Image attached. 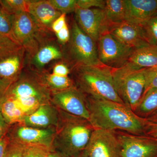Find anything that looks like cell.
Masks as SVG:
<instances>
[{
    "label": "cell",
    "instance_id": "11",
    "mask_svg": "<svg viewBox=\"0 0 157 157\" xmlns=\"http://www.w3.org/2000/svg\"><path fill=\"white\" fill-rule=\"evenodd\" d=\"M121 146L120 157H157V138L116 131Z\"/></svg>",
    "mask_w": 157,
    "mask_h": 157
},
{
    "label": "cell",
    "instance_id": "18",
    "mask_svg": "<svg viewBox=\"0 0 157 157\" xmlns=\"http://www.w3.org/2000/svg\"><path fill=\"white\" fill-rule=\"evenodd\" d=\"M28 12L40 26L51 31L52 23L62 14L49 0H31Z\"/></svg>",
    "mask_w": 157,
    "mask_h": 157
},
{
    "label": "cell",
    "instance_id": "33",
    "mask_svg": "<svg viewBox=\"0 0 157 157\" xmlns=\"http://www.w3.org/2000/svg\"><path fill=\"white\" fill-rule=\"evenodd\" d=\"M7 134L0 138V157H4L6 148L10 141Z\"/></svg>",
    "mask_w": 157,
    "mask_h": 157
},
{
    "label": "cell",
    "instance_id": "13",
    "mask_svg": "<svg viewBox=\"0 0 157 157\" xmlns=\"http://www.w3.org/2000/svg\"><path fill=\"white\" fill-rule=\"evenodd\" d=\"M85 150L88 157H120V144L113 131L95 129Z\"/></svg>",
    "mask_w": 157,
    "mask_h": 157
},
{
    "label": "cell",
    "instance_id": "21",
    "mask_svg": "<svg viewBox=\"0 0 157 157\" xmlns=\"http://www.w3.org/2000/svg\"><path fill=\"white\" fill-rule=\"evenodd\" d=\"M104 10L109 28L110 26L125 21V6L124 0H106Z\"/></svg>",
    "mask_w": 157,
    "mask_h": 157
},
{
    "label": "cell",
    "instance_id": "27",
    "mask_svg": "<svg viewBox=\"0 0 157 157\" xmlns=\"http://www.w3.org/2000/svg\"><path fill=\"white\" fill-rule=\"evenodd\" d=\"M156 89L157 67L146 68L145 70V88L142 97L147 93Z\"/></svg>",
    "mask_w": 157,
    "mask_h": 157
},
{
    "label": "cell",
    "instance_id": "19",
    "mask_svg": "<svg viewBox=\"0 0 157 157\" xmlns=\"http://www.w3.org/2000/svg\"><path fill=\"white\" fill-rule=\"evenodd\" d=\"M127 63L138 69L157 67V44L133 50Z\"/></svg>",
    "mask_w": 157,
    "mask_h": 157
},
{
    "label": "cell",
    "instance_id": "25",
    "mask_svg": "<svg viewBox=\"0 0 157 157\" xmlns=\"http://www.w3.org/2000/svg\"><path fill=\"white\" fill-rule=\"evenodd\" d=\"M52 149L43 144L25 145L24 157H48Z\"/></svg>",
    "mask_w": 157,
    "mask_h": 157
},
{
    "label": "cell",
    "instance_id": "37",
    "mask_svg": "<svg viewBox=\"0 0 157 157\" xmlns=\"http://www.w3.org/2000/svg\"><path fill=\"white\" fill-rule=\"evenodd\" d=\"M146 120L149 123L157 124V111L146 118Z\"/></svg>",
    "mask_w": 157,
    "mask_h": 157
},
{
    "label": "cell",
    "instance_id": "14",
    "mask_svg": "<svg viewBox=\"0 0 157 157\" xmlns=\"http://www.w3.org/2000/svg\"><path fill=\"white\" fill-rule=\"evenodd\" d=\"M56 128H38L22 123L10 125L7 135L11 141L24 144H43L52 148Z\"/></svg>",
    "mask_w": 157,
    "mask_h": 157
},
{
    "label": "cell",
    "instance_id": "2",
    "mask_svg": "<svg viewBox=\"0 0 157 157\" xmlns=\"http://www.w3.org/2000/svg\"><path fill=\"white\" fill-rule=\"evenodd\" d=\"M58 110L52 151L66 157H77L86 148L94 128L88 120Z\"/></svg>",
    "mask_w": 157,
    "mask_h": 157
},
{
    "label": "cell",
    "instance_id": "4",
    "mask_svg": "<svg viewBox=\"0 0 157 157\" xmlns=\"http://www.w3.org/2000/svg\"><path fill=\"white\" fill-rule=\"evenodd\" d=\"M146 69H136L127 63L118 69H112L118 96L124 104L134 112L144 92Z\"/></svg>",
    "mask_w": 157,
    "mask_h": 157
},
{
    "label": "cell",
    "instance_id": "29",
    "mask_svg": "<svg viewBox=\"0 0 157 157\" xmlns=\"http://www.w3.org/2000/svg\"><path fill=\"white\" fill-rule=\"evenodd\" d=\"M106 0H77V6L82 9H104Z\"/></svg>",
    "mask_w": 157,
    "mask_h": 157
},
{
    "label": "cell",
    "instance_id": "28",
    "mask_svg": "<svg viewBox=\"0 0 157 157\" xmlns=\"http://www.w3.org/2000/svg\"><path fill=\"white\" fill-rule=\"evenodd\" d=\"M25 145L10 140L4 157H24Z\"/></svg>",
    "mask_w": 157,
    "mask_h": 157
},
{
    "label": "cell",
    "instance_id": "38",
    "mask_svg": "<svg viewBox=\"0 0 157 157\" xmlns=\"http://www.w3.org/2000/svg\"><path fill=\"white\" fill-rule=\"evenodd\" d=\"M48 157H66L62 155L59 154L56 152L52 151L51 152L50 155H49Z\"/></svg>",
    "mask_w": 157,
    "mask_h": 157
},
{
    "label": "cell",
    "instance_id": "9",
    "mask_svg": "<svg viewBox=\"0 0 157 157\" xmlns=\"http://www.w3.org/2000/svg\"><path fill=\"white\" fill-rule=\"evenodd\" d=\"M46 29L40 26L29 12L12 15V36L24 48L26 53L35 48Z\"/></svg>",
    "mask_w": 157,
    "mask_h": 157
},
{
    "label": "cell",
    "instance_id": "5",
    "mask_svg": "<svg viewBox=\"0 0 157 157\" xmlns=\"http://www.w3.org/2000/svg\"><path fill=\"white\" fill-rule=\"evenodd\" d=\"M69 42L63 46L64 59L71 69L79 66L102 64L98 57L97 42L72 20Z\"/></svg>",
    "mask_w": 157,
    "mask_h": 157
},
{
    "label": "cell",
    "instance_id": "34",
    "mask_svg": "<svg viewBox=\"0 0 157 157\" xmlns=\"http://www.w3.org/2000/svg\"><path fill=\"white\" fill-rule=\"evenodd\" d=\"M10 125L6 123L0 113V138L7 134Z\"/></svg>",
    "mask_w": 157,
    "mask_h": 157
},
{
    "label": "cell",
    "instance_id": "40",
    "mask_svg": "<svg viewBox=\"0 0 157 157\" xmlns=\"http://www.w3.org/2000/svg\"><path fill=\"white\" fill-rule=\"evenodd\" d=\"M156 22L157 24V17H156Z\"/></svg>",
    "mask_w": 157,
    "mask_h": 157
},
{
    "label": "cell",
    "instance_id": "16",
    "mask_svg": "<svg viewBox=\"0 0 157 157\" xmlns=\"http://www.w3.org/2000/svg\"><path fill=\"white\" fill-rule=\"evenodd\" d=\"M125 21L146 25L157 17V0H124Z\"/></svg>",
    "mask_w": 157,
    "mask_h": 157
},
{
    "label": "cell",
    "instance_id": "30",
    "mask_svg": "<svg viewBox=\"0 0 157 157\" xmlns=\"http://www.w3.org/2000/svg\"><path fill=\"white\" fill-rule=\"evenodd\" d=\"M51 73L59 76H68L71 74V69L64 61H58L54 64Z\"/></svg>",
    "mask_w": 157,
    "mask_h": 157
},
{
    "label": "cell",
    "instance_id": "36",
    "mask_svg": "<svg viewBox=\"0 0 157 157\" xmlns=\"http://www.w3.org/2000/svg\"><path fill=\"white\" fill-rule=\"evenodd\" d=\"M145 135L157 138V124L147 122Z\"/></svg>",
    "mask_w": 157,
    "mask_h": 157
},
{
    "label": "cell",
    "instance_id": "24",
    "mask_svg": "<svg viewBox=\"0 0 157 157\" xmlns=\"http://www.w3.org/2000/svg\"><path fill=\"white\" fill-rule=\"evenodd\" d=\"M4 37L14 39L12 35V15L0 6V38Z\"/></svg>",
    "mask_w": 157,
    "mask_h": 157
},
{
    "label": "cell",
    "instance_id": "26",
    "mask_svg": "<svg viewBox=\"0 0 157 157\" xmlns=\"http://www.w3.org/2000/svg\"><path fill=\"white\" fill-rule=\"evenodd\" d=\"M49 2L62 14L74 13L77 7V0H49Z\"/></svg>",
    "mask_w": 157,
    "mask_h": 157
},
{
    "label": "cell",
    "instance_id": "1",
    "mask_svg": "<svg viewBox=\"0 0 157 157\" xmlns=\"http://www.w3.org/2000/svg\"><path fill=\"white\" fill-rule=\"evenodd\" d=\"M85 96L89 112V121L94 129L145 135L146 119L138 116L125 104L104 98Z\"/></svg>",
    "mask_w": 157,
    "mask_h": 157
},
{
    "label": "cell",
    "instance_id": "7",
    "mask_svg": "<svg viewBox=\"0 0 157 157\" xmlns=\"http://www.w3.org/2000/svg\"><path fill=\"white\" fill-rule=\"evenodd\" d=\"M108 32L118 42L133 50L157 44L147 24L140 25L125 21L110 26Z\"/></svg>",
    "mask_w": 157,
    "mask_h": 157
},
{
    "label": "cell",
    "instance_id": "3",
    "mask_svg": "<svg viewBox=\"0 0 157 157\" xmlns=\"http://www.w3.org/2000/svg\"><path fill=\"white\" fill-rule=\"evenodd\" d=\"M112 69L102 64L77 66L71 69V78L85 96L124 104L116 91Z\"/></svg>",
    "mask_w": 157,
    "mask_h": 157
},
{
    "label": "cell",
    "instance_id": "20",
    "mask_svg": "<svg viewBox=\"0 0 157 157\" xmlns=\"http://www.w3.org/2000/svg\"><path fill=\"white\" fill-rule=\"evenodd\" d=\"M52 92L68 89L74 86L73 79L70 76H62L50 73L44 70L39 72H33Z\"/></svg>",
    "mask_w": 157,
    "mask_h": 157
},
{
    "label": "cell",
    "instance_id": "6",
    "mask_svg": "<svg viewBox=\"0 0 157 157\" xmlns=\"http://www.w3.org/2000/svg\"><path fill=\"white\" fill-rule=\"evenodd\" d=\"M26 52L23 46L9 37L0 38V80L11 85L25 67Z\"/></svg>",
    "mask_w": 157,
    "mask_h": 157
},
{
    "label": "cell",
    "instance_id": "35",
    "mask_svg": "<svg viewBox=\"0 0 157 157\" xmlns=\"http://www.w3.org/2000/svg\"><path fill=\"white\" fill-rule=\"evenodd\" d=\"M10 85H11L6 84L0 80V107Z\"/></svg>",
    "mask_w": 157,
    "mask_h": 157
},
{
    "label": "cell",
    "instance_id": "12",
    "mask_svg": "<svg viewBox=\"0 0 157 157\" xmlns=\"http://www.w3.org/2000/svg\"><path fill=\"white\" fill-rule=\"evenodd\" d=\"M51 102L59 110L89 119L86 96L75 86L68 89L52 92Z\"/></svg>",
    "mask_w": 157,
    "mask_h": 157
},
{
    "label": "cell",
    "instance_id": "31",
    "mask_svg": "<svg viewBox=\"0 0 157 157\" xmlns=\"http://www.w3.org/2000/svg\"><path fill=\"white\" fill-rule=\"evenodd\" d=\"M57 41L60 45L64 46L67 45L70 41L71 33L67 24L58 33L55 34Z\"/></svg>",
    "mask_w": 157,
    "mask_h": 157
},
{
    "label": "cell",
    "instance_id": "22",
    "mask_svg": "<svg viewBox=\"0 0 157 157\" xmlns=\"http://www.w3.org/2000/svg\"><path fill=\"white\" fill-rule=\"evenodd\" d=\"M157 111V89L144 96L134 112L138 116L146 119Z\"/></svg>",
    "mask_w": 157,
    "mask_h": 157
},
{
    "label": "cell",
    "instance_id": "39",
    "mask_svg": "<svg viewBox=\"0 0 157 157\" xmlns=\"http://www.w3.org/2000/svg\"><path fill=\"white\" fill-rule=\"evenodd\" d=\"M76 157H88L87 153H86L85 150Z\"/></svg>",
    "mask_w": 157,
    "mask_h": 157
},
{
    "label": "cell",
    "instance_id": "23",
    "mask_svg": "<svg viewBox=\"0 0 157 157\" xmlns=\"http://www.w3.org/2000/svg\"><path fill=\"white\" fill-rule=\"evenodd\" d=\"M31 0H0V6L11 15L29 11Z\"/></svg>",
    "mask_w": 157,
    "mask_h": 157
},
{
    "label": "cell",
    "instance_id": "17",
    "mask_svg": "<svg viewBox=\"0 0 157 157\" xmlns=\"http://www.w3.org/2000/svg\"><path fill=\"white\" fill-rule=\"evenodd\" d=\"M59 117L58 109L50 102L39 106L26 116L20 123L38 128H56Z\"/></svg>",
    "mask_w": 157,
    "mask_h": 157
},
{
    "label": "cell",
    "instance_id": "8",
    "mask_svg": "<svg viewBox=\"0 0 157 157\" xmlns=\"http://www.w3.org/2000/svg\"><path fill=\"white\" fill-rule=\"evenodd\" d=\"M97 43L99 61L112 69L126 64L134 50L118 42L108 31L100 36Z\"/></svg>",
    "mask_w": 157,
    "mask_h": 157
},
{
    "label": "cell",
    "instance_id": "15",
    "mask_svg": "<svg viewBox=\"0 0 157 157\" xmlns=\"http://www.w3.org/2000/svg\"><path fill=\"white\" fill-rule=\"evenodd\" d=\"M74 13V19L78 26L96 42L102 34L108 32L109 26L104 9L77 7Z\"/></svg>",
    "mask_w": 157,
    "mask_h": 157
},
{
    "label": "cell",
    "instance_id": "32",
    "mask_svg": "<svg viewBox=\"0 0 157 157\" xmlns=\"http://www.w3.org/2000/svg\"><path fill=\"white\" fill-rule=\"evenodd\" d=\"M67 14H62L52 23L51 25V30L54 33H58L59 31L67 24Z\"/></svg>",
    "mask_w": 157,
    "mask_h": 157
},
{
    "label": "cell",
    "instance_id": "10",
    "mask_svg": "<svg viewBox=\"0 0 157 157\" xmlns=\"http://www.w3.org/2000/svg\"><path fill=\"white\" fill-rule=\"evenodd\" d=\"M63 46L57 41L54 34L45 38L30 53L26 55L25 69L33 72L45 70L53 61L64 60Z\"/></svg>",
    "mask_w": 157,
    "mask_h": 157
}]
</instances>
